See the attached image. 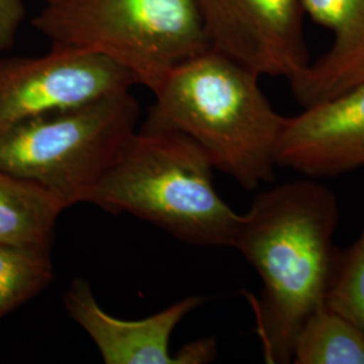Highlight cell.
Returning <instances> with one entry per match:
<instances>
[{"instance_id": "13", "label": "cell", "mask_w": 364, "mask_h": 364, "mask_svg": "<svg viewBox=\"0 0 364 364\" xmlns=\"http://www.w3.org/2000/svg\"><path fill=\"white\" fill-rule=\"evenodd\" d=\"M52 281L50 252L0 246V320Z\"/></svg>"}, {"instance_id": "2", "label": "cell", "mask_w": 364, "mask_h": 364, "mask_svg": "<svg viewBox=\"0 0 364 364\" xmlns=\"http://www.w3.org/2000/svg\"><path fill=\"white\" fill-rule=\"evenodd\" d=\"M259 77L215 49L200 53L174 68L153 93L139 130L189 136L215 169L246 191L270 183L285 117L264 96Z\"/></svg>"}, {"instance_id": "16", "label": "cell", "mask_w": 364, "mask_h": 364, "mask_svg": "<svg viewBox=\"0 0 364 364\" xmlns=\"http://www.w3.org/2000/svg\"><path fill=\"white\" fill-rule=\"evenodd\" d=\"M218 347L213 338H198L182 347L180 352L173 356L174 363L201 364L212 362L216 358Z\"/></svg>"}, {"instance_id": "6", "label": "cell", "mask_w": 364, "mask_h": 364, "mask_svg": "<svg viewBox=\"0 0 364 364\" xmlns=\"http://www.w3.org/2000/svg\"><path fill=\"white\" fill-rule=\"evenodd\" d=\"M136 85L114 61L50 49L38 57L0 58V136L14 126Z\"/></svg>"}, {"instance_id": "4", "label": "cell", "mask_w": 364, "mask_h": 364, "mask_svg": "<svg viewBox=\"0 0 364 364\" xmlns=\"http://www.w3.org/2000/svg\"><path fill=\"white\" fill-rule=\"evenodd\" d=\"M33 26L50 49L105 57L153 93L210 49L197 0H43Z\"/></svg>"}, {"instance_id": "5", "label": "cell", "mask_w": 364, "mask_h": 364, "mask_svg": "<svg viewBox=\"0 0 364 364\" xmlns=\"http://www.w3.org/2000/svg\"><path fill=\"white\" fill-rule=\"evenodd\" d=\"M139 114L129 90L31 117L0 136V169L58 196L68 208L88 203Z\"/></svg>"}, {"instance_id": "10", "label": "cell", "mask_w": 364, "mask_h": 364, "mask_svg": "<svg viewBox=\"0 0 364 364\" xmlns=\"http://www.w3.org/2000/svg\"><path fill=\"white\" fill-rule=\"evenodd\" d=\"M304 13L332 33L331 48L294 77L290 88L304 107L364 84V0H301Z\"/></svg>"}, {"instance_id": "7", "label": "cell", "mask_w": 364, "mask_h": 364, "mask_svg": "<svg viewBox=\"0 0 364 364\" xmlns=\"http://www.w3.org/2000/svg\"><path fill=\"white\" fill-rule=\"evenodd\" d=\"M210 49L259 76L290 80L311 63L301 0H197Z\"/></svg>"}, {"instance_id": "1", "label": "cell", "mask_w": 364, "mask_h": 364, "mask_svg": "<svg viewBox=\"0 0 364 364\" xmlns=\"http://www.w3.org/2000/svg\"><path fill=\"white\" fill-rule=\"evenodd\" d=\"M338 223L336 195L312 178L262 192L240 216L232 247L262 279L250 304L266 363H291L299 329L326 302Z\"/></svg>"}, {"instance_id": "12", "label": "cell", "mask_w": 364, "mask_h": 364, "mask_svg": "<svg viewBox=\"0 0 364 364\" xmlns=\"http://www.w3.org/2000/svg\"><path fill=\"white\" fill-rule=\"evenodd\" d=\"M291 363L364 364L363 331L324 302L299 329Z\"/></svg>"}, {"instance_id": "3", "label": "cell", "mask_w": 364, "mask_h": 364, "mask_svg": "<svg viewBox=\"0 0 364 364\" xmlns=\"http://www.w3.org/2000/svg\"><path fill=\"white\" fill-rule=\"evenodd\" d=\"M207 153L180 132L136 130L88 203L201 247H232L240 216L215 189Z\"/></svg>"}, {"instance_id": "15", "label": "cell", "mask_w": 364, "mask_h": 364, "mask_svg": "<svg viewBox=\"0 0 364 364\" xmlns=\"http://www.w3.org/2000/svg\"><path fill=\"white\" fill-rule=\"evenodd\" d=\"M23 16L22 0H0V52L13 48Z\"/></svg>"}, {"instance_id": "8", "label": "cell", "mask_w": 364, "mask_h": 364, "mask_svg": "<svg viewBox=\"0 0 364 364\" xmlns=\"http://www.w3.org/2000/svg\"><path fill=\"white\" fill-rule=\"evenodd\" d=\"M277 165L312 180L364 168V84L285 117Z\"/></svg>"}, {"instance_id": "11", "label": "cell", "mask_w": 364, "mask_h": 364, "mask_svg": "<svg viewBox=\"0 0 364 364\" xmlns=\"http://www.w3.org/2000/svg\"><path fill=\"white\" fill-rule=\"evenodd\" d=\"M64 201L0 169V246L50 252Z\"/></svg>"}, {"instance_id": "14", "label": "cell", "mask_w": 364, "mask_h": 364, "mask_svg": "<svg viewBox=\"0 0 364 364\" xmlns=\"http://www.w3.org/2000/svg\"><path fill=\"white\" fill-rule=\"evenodd\" d=\"M326 304L351 320L364 333V228L350 247L338 250Z\"/></svg>"}, {"instance_id": "9", "label": "cell", "mask_w": 364, "mask_h": 364, "mask_svg": "<svg viewBox=\"0 0 364 364\" xmlns=\"http://www.w3.org/2000/svg\"><path fill=\"white\" fill-rule=\"evenodd\" d=\"M207 299L192 296L142 320H120L105 312L91 284L76 278L64 296L70 318L95 343L105 364H171L170 338L182 318Z\"/></svg>"}]
</instances>
